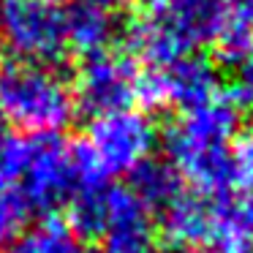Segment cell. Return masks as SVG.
<instances>
[{"instance_id":"cell-1","label":"cell","mask_w":253,"mask_h":253,"mask_svg":"<svg viewBox=\"0 0 253 253\" xmlns=\"http://www.w3.org/2000/svg\"><path fill=\"white\" fill-rule=\"evenodd\" d=\"M240 112L218 95L215 101L188 109L166 128L164 147L169 164L182 182H191L199 196H223L234 185L231 166V139L237 133Z\"/></svg>"},{"instance_id":"cell-2","label":"cell","mask_w":253,"mask_h":253,"mask_svg":"<svg viewBox=\"0 0 253 253\" xmlns=\"http://www.w3.org/2000/svg\"><path fill=\"white\" fill-rule=\"evenodd\" d=\"M223 0H142V14L128 30L131 55L147 68H166L212 41Z\"/></svg>"},{"instance_id":"cell-3","label":"cell","mask_w":253,"mask_h":253,"mask_svg":"<svg viewBox=\"0 0 253 253\" xmlns=\"http://www.w3.org/2000/svg\"><path fill=\"white\" fill-rule=\"evenodd\" d=\"M77 115L74 90L52 66L0 68V117L33 136H57Z\"/></svg>"},{"instance_id":"cell-4","label":"cell","mask_w":253,"mask_h":253,"mask_svg":"<svg viewBox=\"0 0 253 253\" xmlns=\"http://www.w3.org/2000/svg\"><path fill=\"white\" fill-rule=\"evenodd\" d=\"M0 36L19 63L55 66L66 57V14L46 0H3Z\"/></svg>"},{"instance_id":"cell-5","label":"cell","mask_w":253,"mask_h":253,"mask_svg":"<svg viewBox=\"0 0 253 253\" xmlns=\"http://www.w3.org/2000/svg\"><path fill=\"white\" fill-rule=\"evenodd\" d=\"M155 139L158 131L144 112L123 109L93 117L82 142L98 164V169L104 171V177H112L131 174L136 166L153 158Z\"/></svg>"},{"instance_id":"cell-6","label":"cell","mask_w":253,"mask_h":253,"mask_svg":"<svg viewBox=\"0 0 253 253\" xmlns=\"http://www.w3.org/2000/svg\"><path fill=\"white\" fill-rule=\"evenodd\" d=\"M19 193L28 202L30 212H46L66 207L79 191L77 164H74L71 142L60 136H33L28 139V155L19 174Z\"/></svg>"},{"instance_id":"cell-7","label":"cell","mask_w":253,"mask_h":253,"mask_svg":"<svg viewBox=\"0 0 253 253\" xmlns=\"http://www.w3.org/2000/svg\"><path fill=\"white\" fill-rule=\"evenodd\" d=\"M220 95V82L212 63L199 55H188L166 68L139 71L136 101L147 109L180 106L182 112L204 106Z\"/></svg>"},{"instance_id":"cell-8","label":"cell","mask_w":253,"mask_h":253,"mask_svg":"<svg viewBox=\"0 0 253 253\" xmlns=\"http://www.w3.org/2000/svg\"><path fill=\"white\" fill-rule=\"evenodd\" d=\"M139 87V68L128 55L117 52H101L95 57H87L74 79V101L77 109H84L87 115L101 117L112 112L131 109L136 104Z\"/></svg>"},{"instance_id":"cell-9","label":"cell","mask_w":253,"mask_h":253,"mask_svg":"<svg viewBox=\"0 0 253 253\" xmlns=\"http://www.w3.org/2000/svg\"><path fill=\"white\" fill-rule=\"evenodd\" d=\"M153 210L128 185H106L104 191V251L106 253H153L155 251Z\"/></svg>"},{"instance_id":"cell-10","label":"cell","mask_w":253,"mask_h":253,"mask_svg":"<svg viewBox=\"0 0 253 253\" xmlns=\"http://www.w3.org/2000/svg\"><path fill=\"white\" fill-rule=\"evenodd\" d=\"M204 253H253V193L210 199Z\"/></svg>"},{"instance_id":"cell-11","label":"cell","mask_w":253,"mask_h":253,"mask_svg":"<svg viewBox=\"0 0 253 253\" xmlns=\"http://www.w3.org/2000/svg\"><path fill=\"white\" fill-rule=\"evenodd\" d=\"M212 44L226 66L253 63V0H223Z\"/></svg>"},{"instance_id":"cell-12","label":"cell","mask_w":253,"mask_h":253,"mask_svg":"<svg viewBox=\"0 0 253 253\" xmlns=\"http://www.w3.org/2000/svg\"><path fill=\"white\" fill-rule=\"evenodd\" d=\"M210 218V199L199 193H182L177 196L161 215L158 234L169 248H204Z\"/></svg>"},{"instance_id":"cell-13","label":"cell","mask_w":253,"mask_h":253,"mask_svg":"<svg viewBox=\"0 0 253 253\" xmlns=\"http://www.w3.org/2000/svg\"><path fill=\"white\" fill-rule=\"evenodd\" d=\"M115 19L112 14L101 11L95 6L79 3V6L66 11V44L77 55L95 57L101 52H109V44L115 41Z\"/></svg>"},{"instance_id":"cell-14","label":"cell","mask_w":253,"mask_h":253,"mask_svg":"<svg viewBox=\"0 0 253 253\" xmlns=\"http://www.w3.org/2000/svg\"><path fill=\"white\" fill-rule=\"evenodd\" d=\"M131 191L147 204L150 210H161L164 212L177 196H182V177L177 174V169L169 161L147 158L142 166L131 171Z\"/></svg>"},{"instance_id":"cell-15","label":"cell","mask_w":253,"mask_h":253,"mask_svg":"<svg viewBox=\"0 0 253 253\" xmlns=\"http://www.w3.org/2000/svg\"><path fill=\"white\" fill-rule=\"evenodd\" d=\"M3 253H79L77 251V237L71 234L63 220L46 218L39 226L22 231Z\"/></svg>"},{"instance_id":"cell-16","label":"cell","mask_w":253,"mask_h":253,"mask_svg":"<svg viewBox=\"0 0 253 253\" xmlns=\"http://www.w3.org/2000/svg\"><path fill=\"white\" fill-rule=\"evenodd\" d=\"M104 191L106 185L82 188L66 204V220L63 223L71 229L74 237H82V240L101 237V231H104Z\"/></svg>"},{"instance_id":"cell-17","label":"cell","mask_w":253,"mask_h":253,"mask_svg":"<svg viewBox=\"0 0 253 253\" xmlns=\"http://www.w3.org/2000/svg\"><path fill=\"white\" fill-rule=\"evenodd\" d=\"M30 220V207L22 193L8 188L0 191V248H8L25 231Z\"/></svg>"},{"instance_id":"cell-18","label":"cell","mask_w":253,"mask_h":253,"mask_svg":"<svg viewBox=\"0 0 253 253\" xmlns=\"http://www.w3.org/2000/svg\"><path fill=\"white\" fill-rule=\"evenodd\" d=\"M25 155H28V139L0 128V191H8L19 182Z\"/></svg>"},{"instance_id":"cell-19","label":"cell","mask_w":253,"mask_h":253,"mask_svg":"<svg viewBox=\"0 0 253 253\" xmlns=\"http://www.w3.org/2000/svg\"><path fill=\"white\" fill-rule=\"evenodd\" d=\"M223 98L240 109H251L253 106V63H242V66L231 68V77L226 79Z\"/></svg>"},{"instance_id":"cell-20","label":"cell","mask_w":253,"mask_h":253,"mask_svg":"<svg viewBox=\"0 0 253 253\" xmlns=\"http://www.w3.org/2000/svg\"><path fill=\"white\" fill-rule=\"evenodd\" d=\"M231 166H234V182H242L245 188H253V126L234 136Z\"/></svg>"},{"instance_id":"cell-21","label":"cell","mask_w":253,"mask_h":253,"mask_svg":"<svg viewBox=\"0 0 253 253\" xmlns=\"http://www.w3.org/2000/svg\"><path fill=\"white\" fill-rule=\"evenodd\" d=\"M82 3H87V6H95V8H101V11L112 14V11H123V8H128L131 3H136V0H82Z\"/></svg>"},{"instance_id":"cell-22","label":"cell","mask_w":253,"mask_h":253,"mask_svg":"<svg viewBox=\"0 0 253 253\" xmlns=\"http://www.w3.org/2000/svg\"><path fill=\"white\" fill-rule=\"evenodd\" d=\"M164 253H204V251H196V248H169L166 245Z\"/></svg>"},{"instance_id":"cell-23","label":"cell","mask_w":253,"mask_h":253,"mask_svg":"<svg viewBox=\"0 0 253 253\" xmlns=\"http://www.w3.org/2000/svg\"><path fill=\"white\" fill-rule=\"evenodd\" d=\"M82 253H106L104 248H87V251H82Z\"/></svg>"},{"instance_id":"cell-24","label":"cell","mask_w":253,"mask_h":253,"mask_svg":"<svg viewBox=\"0 0 253 253\" xmlns=\"http://www.w3.org/2000/svg\"><path fill=\"white\" fill-rule=\"evenodd\" d=\"M46 3H57V0H46Z\"/></svg>"},{"instance_id":"cell-25","label":"cell","mask_w":253,"mask_h":253,"mask_svg":"<svg viewBox=\"0 0 253 253\" xmlns=\"http://www.w3.org/2000/svg\"><path fill=\"white\" fill-rule=\"evenodd\" d=\"M0 120H3V117H0Z\"/></svg>"},{"instance_id":"cell-26","label":"cell","mask_w":253,"mask_h":253,"mask_svg":"<svg viewBox=\"0 0 253 253\" xmlns=\"http://www.w3.org/2000/svg\"><path fill=\"white\" fill-rule=\"evenodd\" d=\"M0 3H3V0H0Z\"/></svg>"}]
</instances>
